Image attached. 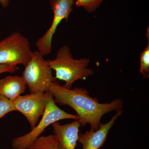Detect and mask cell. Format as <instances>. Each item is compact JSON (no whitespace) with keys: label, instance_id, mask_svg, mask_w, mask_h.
I'll list each match as a JSON object with an SVG mask.
<instances>
[{"label":"cell","instance_id":"6da1fadb","mask_svg":"<svg viewBox=\"0 0 149 149\" xmlns=\"http://www.w3.org/2000/svg\"><path fill=\"white\" fill-rule=\"evenodd\" d=\"M48 91L52 95L56 104L68 106L76 111L81 126L89 123L94 131L98 130L104 115L113 111H121L124 104L120 99L113 100L110 103H100L98 99L91 97L86 89H67L61 85L56 80L52 83Z\"/></svg>","mask_w":149,"mask_h":149},{"label":"cell","instance_id":"7a4b0ae2","mask_svg":"<svg viewBox=\"0 0 149 149\" xmlns=\"http://www.w3.org/2000/svg\"><path fill=\"white\" fill-rule=\"evenodd\" d=\"M51 69L55 71V79L65 82L63 86L70 89L72 84L79 80H85L94 74L89 68L90 60L87 58L75 59L68 46L61 47L57 52L55 58L47 60Z\"/></svg>","mask_w":149,"mask_h":149},{"label":"cell","instance_id":"3957f363","mask_svg":"<svg viewBox=\"0 0 149 149\" xmlns=\"http://www.w3.org/2000/svg\"><path fill=\"white\" fill-rule=\"evenodd\" d=\"M47 93V102L45 111L43 114L42 119L29 133L12 140V147L13 149H27L36 139L40 137L46 128L54 123L64 119H79L77 115L70 114L60 109L54 101L52 95L49 91Z\"/></svg>","mask_w":149,"mask_h":149},{"label":"cell","instance_id":"277c9868","mask_svg":"<svg viewBox=\"0 0 149 149\" xmlns=\"http://www.w3.org/2000/svg\"><path fill=\"white\" fill-rule=\"evenodd\" d=\"M42 54L38 51L32 52L30 61L25 66L22 77L30 93H46L56 80L52 71Z\"/></svg>","mask_w":149,"mask_h":149},{"label":"cell","instance_id":"5b68a950","mask_svg":"<svg viewBox=\"0 0 149 149\" xmlns=\"http://www.w3.org/2000/svg\"><path fill=\"white\" fill-rule=\"evenodd\" d=\"M32 52L28 39L19 32H13L0 41V65L25 66Z\"/></svg>","mask_w":149,"mask_h":149},{"label":"cell","instance_id":"8992f818","mask_svg":"<svg viewBox=\"0 0 149 149\" xmlns=\"http://www.w3.org/2000/svg\"><path fill=\"white\" fill-rule=\"evenodd\" d=\"M75 0H50V5L53 11L54 17L49 28L36 42L38 52L43 56L52 52V41L57 28L63 19L68 20L70 15L73 11L72 6Z\"/></svg>","mask_w":149,"mask_h":149},{"label":"cell","instance_id":"52a82bcc","mask_svg":"<svg viewBox=\"0 0 149 149\" xmlns=\"http://www.w3.org/2000/svg\"><path fill=\"white\" fill-rule=\"evenodd\" d=\"M48 93H30L19 96L13 101L17 111L21 112L29 122L31 130L35 128L40 116L45 111Z\"/></svg>","mask_w":149,"mask_h":149},{"label":"cell","instance_id":"ba28073f","mask_svg":"<svg viewBox=\"0 0 149 149\" xmlns=\"http://www.w3.org/2000/svg\"><path fill=\"white\" fill-rule=\"evenodd\" d=\"M123 112L122 110L118 112L108 122L100 123L99 129L96 131L91 129L85 133H79L77 141L82 144L83 149H99L102 147L106 141L110 130Z\"/></svg>","mask_w":149,"mask_h":149},{"label":"cell","instance_id":"9c48e42d","mask_svg":"<svg viewBox=\"0 0 149 149\" xmlns=\"http://www.w3.org/2000/svg\"><path fill=\"white\" fill-rule=\"evenodd\" d=\"M54 134L58 140V149H75L78 140L79 128L78 120L61 125L58 121L52 124Z\"/></svg>","mask_w":149,"mask_h":149},{"label":"cell","instance_id":"30bf717a","mask_svg":"<svg viewBox=\"0 0 149 149\" xmlns=\"http://www.w3.org/2000/svg\"><path fill=\"white\" fill-rule=\"evenodd\" d=\"M26 85L22 76H6L0 79V95L13 101L24 93Z\"/></svg>","mask_w":149,"mask_h":149},{"label":"cell","instance_id":"8fae6325","mask_svg":"<svg viewBox=\"0 0 149 149\" xmlns=\"http://www.w3.org/2000/svg\"><path fill=\"white\" fill-rule=\"evenodd\" d=\"M58 140L54 134L40 136L27 149H58Z\"/></svg>","mask_w":149,"mask_h":149},{"label":"cell","instance_id":"7c38bea8","mask_svg":"<svg viewBox=\"0 0 149 149\" xmlns=\"http://www.w3.org/2000/svg\"><path fill=\"white\" fill-rule=\"evenodd\" d=\"M148 45L145 50L141 54L140 56V72L142 74L143 79H146L149 76V28H148Z\"/></svg>","mask_w":149,"mask_h":149},{"label":"cell","instance_id":"4fadbf2b","mask_svg":"<svg viewBox=\"0 0 149 149\" xmlns=\"http://www.w3.org/2000/svg\"><path fill=\"white\" fill-rule=\"evenodd\" d=\"M103 0H75L77 7H82L87 12L92 13L95 11L102 3Z\"/></svg>","mask_w":149,"mask_h":149},{"label":"cell","instance_id":"5bb4252c","mask_svg":"<svg viewBox=\"0 0 149 149\" xmlns=\"http://www.w3.org/2000/svg\"><path fill=\"white\" fill-rule=\"evenodd\" d=\"M16 111L13 102L0 95V119L10 112Z\"/></svg>","mask_w":149,"mask_h":149},{"label":"cell","instance_id":"9a60e30c","mask_svg":"<svg viewBox=\"0 0 149 149\" xmlns=\"http://www.w3.org/2000/svg\"><path fill=\"white\" fill-rule=\"evenodd\" d=\"M16 65H0V74L4 72L13 73L17 70Z\"/></svg>","mask_w":149,"mask_h":149},{"label":"cell","instance_id":"2e32d148","mask_svg":"<svg viewBox=\"0 0 149 149\" xmlns=\"http://www.w3.org/2000/svg\"><path fill=\"white\" fill-rule=\"evenodd\" d=\"M10 2V0H0V3L3 8L8 7Z\"/></svg>","mask_w":149,"mask_h":149}]
</instances>
